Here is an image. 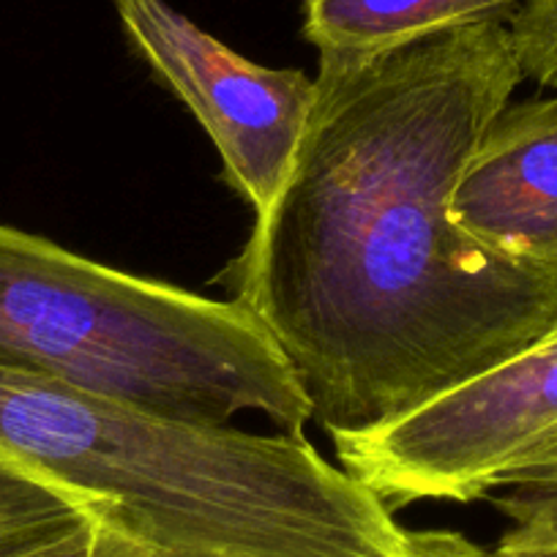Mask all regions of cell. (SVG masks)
<instances>
[{"label": "cell", "instance_id": "obj_1", "mask_svg": "<svg viewBox=\"0 0 557 557\" xmlns=\"http://www.w3.org/2000/svg\"><path fill=\"white\" fill-rule=\"evenodd\" d=\"M522 79L508 20L320 52L290 175L219 282L331 437L396 421L557 331V268L495 255L451 219Z\"/></svg>", "mask_w": 557, "mask_h": 557}, {"label": "cell", "instance_id": "obj_2", "mask_svg": "<svg viewBox=\"0 0 557 557\" xmlns=\"http://www.w3.org/2000/svg\"><path fill=\"white\" fill-rule=\"evenodd\" d=\"M0 459L77 492L153 552L426 557L432 541L296 432L189 424L3 363Z\"/></svg>", "mask_w": 557, "mask_h": 557}, {"label": "cell", "instance_id": "obj_3", "mask_svg": "<svg viewBox=\"0 0 557 557\" xmlns=\"http://www.w3.org/2000/svg\"><path fill=\"white\" fill-rule=\"evenodd\" d=\"M0 363L200 426L260 412L304 435L312 401L238 301L115 271L0 224Z\"/></svg>", "mask_w": 557, "mask_h": 557}, {"label": "cell", "instance_id": "obj_4", "mask_svg": "<svg viewBox=\"0 0 557 557\" xmlns=\"http://www.w3.org/2000/svg\"><path fill=\"white\" fill-rule=\"evenodd\" d=\"M557 430V331L407 416L334 435L342 468L391 511L418 500L473 503Z\"/></svg>", "mask_w": 557, "mask_h": 557}, {"label": "cell", "instance_id": "obj_5", "mask_svg": "<svg viewBox=\"0 0 557 557\" xmlns=\"http://www.w3.org/2000/svg\"><path fill=\"white\" fill-rule=\"evenodd\" d=\"M128 45L200 121L224 181L255 219L287 181L314 99V77L238 55L168 0H112Z\"/></svg>", "mask_w": 557, "mask_h": 557}, {"label": "cell", "instance_id": "obj_6", "mask_svg": "<svg viewBox=\"0 0 557 557\" xmlns=\"http://www.w3.org/2000/svg\"><path fill=\"white\" fill-rule=\"evenodd\" d=\"M451 219L495 255L557 268V96L508 104L490 123L457 181Z\"/></svg>", "mask_w": 557, "mask_h": 557}, {"label": "cell", "instance_id": "obj_7", "mask_svg": "<svg viewBox=\"0 0 557 557\" xmlns=\"http://www.w3.org/2000/svg\"><path fill=\"white\" fill-rule=\"evenodd\" d=\"M524 0H304L318 52L372 55L459 25L508 20Z\"/></svg>", "mask_w": 557, "mask_h": 557}, {"label": "cell", "instance_id": "obj_8", "mask_svg": "<svg viewBox=\"0 0 557 557\" xmlns=\"http://www.w3.org/2000/svg\"><path fill=\"white\" fill-rule=\"evenodd\" d=\"M99 517L110 519L77 492L0 459V557L36 555Z\"/></svg>", "mask_w": 557, "mask_h": 557}, {"label": "cell", "instance_id": "obj_9", "mask_svg": "<svg viewBox=\"0 0 557 557\" xmlns=\"http://www.w3.org/2000/svg\"><path fill=\"white\" fill-rule=\"evenodd\" d=\"M497 492L508 530L495 557H557V473L511 481Z\"/></svg>", "mask_w": 557, "mask_h": 557}, {"label": "cell", "instance_id": "obj_10", "mask_svg": "<svg viewBox=\"0 0 557 557\" xmlns=\"http://www.w3.org/2000/svg\"><path fill=\"white\" fill-rule=\"evenodd\" d=\"M508 30L524 77L557 88V0H524Z\"/></svg>", "mask_w": 557, "mask_h": 557}, {"label": "cell", "instance_id": "obj_11", "mask_svg": "<svg viewBox=\"0 0 557 557\" xmlns=\"http://www.w3.org/2000/svg\"><path fill=\"white\" fill-rule=\"evenodd\" d=\"M153 549L139 544L128 533H123L110 519L99 517L72 533L69 539L47 546L28 557H148Z\"/></svg>", "mask_w": 557, "mask_h": 557}, {"label": "cell", "instance_id": "obj_12", "mask_svg": "<svg viewBox=\"0 0 557 557\" xmlns=\"http://www.w3.org/2000/svg\"><path fill=\"white\" fill-rule=\"evenodd\" d=\"M552 473H557V430L552 432V435H546L539 446L530 448V451L513 465L511 473L500 481V486L511 484V481H519V479H535V475H552ZM500 486H497V490H500Z\"/></svg>", "mask_w": 557, "mask_h": 557}, {"label": "cell", "instance_id": "obj_13", "mask_svg": "<svg viewBox=\"0 0 557 557\" xmlns=\"http://www.w3.org/2000/svg\"><path fill=\"white\" fill-rule=\"evenodd\" d=\"M426 557H486L481 546L468 541L465 535L451 533V530H432L430 549Z\"/></svg>", "mask_w": 557, "mask_h": 557}, {"label": "cell", "instance_id": "obj_14", "mask_svg": "<svg viewBox=\"0 0 557 557\" xmlns=\"http://www.w3.org/2000/svg\"><path fill=\"white\" fill-rule=\"evenodd\" d=\"M148 557H195V555H175V552H151Z\"/></svg>", "mask_w": 557, "mask_h": 557}]
</instances>
